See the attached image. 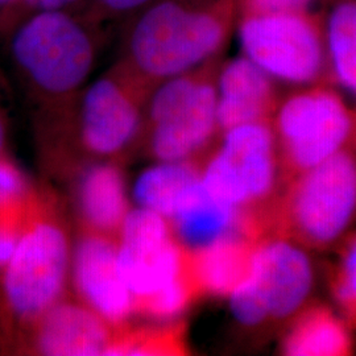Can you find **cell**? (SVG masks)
Segmentation results:
<instances>
[{
  "mask_svg": "<svg viewBox=\"0 0 356 356\" xmlns=\"http://www.w3.org/2000/svg\"><path fill=\"white\" fill-rule=\"evenodd\" d=\"M201 164L204 189L248 214L263 213L284 186L277 143L270 122L229 128Z\"/></svg>",
  "mask_w": 356,
  "mask_h": 356,
  "instance_id": "9c48e42d",
  "label": "cell"
},
{
  "mask_svg": "<svg viewBox=\"0 0 356 356\" xmlns=\"http://www.w3.org/2000/svg\"><path fill=\"white\" fill-rule=\"evenodd\" d=\"M313 285L314 268L305 248L268 234L254 244L248 273L229 296V307L245 327L277 323L307 304Z\"/></svg>",
  "mask_w": 356,
  "mask_h": 356,
  "instance_id": "30bf717a",
  "label": "cell"
},
{
  "mask_svg": "<svg viewBox=\"0 0 356 356\" xmlns=\"http://www.w3.org/2000/svg\"><path fill=\"white\" fill-rule=\"evenodd\" d=\"M339 254L330 276V291L339 314L356 329V231L339 244Z\"/></svg>",
  "mask_w": 356,
  "mask_h": 356,
  "instance_id": "7402d4cb",
  "label": "cell"
},
{
  "mask_svg": "<svg viewBox=\"0 0 356 356\" xmlns=\"http://www.w3.org/2000/svg\"><path fill=\"white\" fill-rule=\"evenodd\" d=\"M356 223V149H347L291 178L261 214L264 235L306 251H327Z\"/></svg>",
  "mask_w": 356,
  "mask_h": 356,
  "instance_id": "277c9868",
  "label": "cell"
},
{
  "mask_svg": "<svg viewBox=\"0 0 356 356\" xmlns=\"http://www.w3.org/2000/svg\"><path fill=\"white\" fill-rule=\"evenodd\" d=\"M281 353L286 356L351 355V326L330 306L306 304L291 318L281 339Z\"/></svg>",
  "mask_w": 356,
  "mask_h": 356,
  "instance_id": "e0dca14e",
  "label": "cell"
},
{
  "mask_svg": "<svg viewBox=\"0 0 356 356\" xmlns=\"http://www.w3.org/2000/svg\"><path fill=\"white\" fill-rule=\"evenodd\" d=\"M7 144V126H6V119L4 115L0 110V157L4 156V149Z\"/></svg>",
  "mask_w": 356,
  "mask_h": 356,
  "instance_id": "484cf974",
  "label": "cell"
},
{
  "mask_svg": "<svg viewBox=\"0 0 356 356\" xmlns=\"http://www.w3.org/2000/svg\"><path fill=\"white\" fill-rule=\"evenodd\" d=\"M33 186L26 175L0 157V269L11 257L26 225Z\"/></svg>",
  "mask_w": 356,
  "mask_h": 356,
  "instance_id": "44dd1931",
  "label": "cell"
},
{
  "mask_svg": "<svg viewBox=\"0 0 356 356\" xmlns=\"http://www.w3.org/2000/svg\"><path fill=\"white\" fill-rule=\"evenodd\" d=\"M316 0H238L244 13H306Z\"/></svg>",
  "mask_w": 356,
  "mask_h": 356,
  "instance_id": "d4e9b609",
  "label": "cell"
},
{
  "mask_svg": "<svg viewBox=\"0 0 356 356\" xmlns=\"http://www.w3.org/2000/svg\"><path fill=\"white\" fill-rule=\"evenodd\" d=\"M238 0H154L127 32L122 60L153 85L214 60Z\"/></svg>",
  "mask_w": 356,
  "mask_h": 356,
  "instance_id": "7a4b0ae2",
  "label": "cell"
},
{
  "mask_svg": "<svg viewBox=\"0 0 356 356\" xmlns=\"http://www.w3.org/2000/svg\"><path fill=\"white\" fill-rule=\"evenodd\" d=\"M270 124L284 184L347 149H356V113L334 90L310 86L277 104Z\"/></svg>",
  "mask_w": 356,
  "mask_h": 356,
  "instance_id": "ba28073f",
  "label": "cell"
},
{
  "mask_svg": "<svg viewBox=\"0 0 356 356\" xmlns=\"http://www.w3.org/2000/svg\"><path fill=\"white\" fill-rule=\"evenodd\" d=\"M216 61L170 76L153 88L143 139L156 161H198L220 134Z\"/></svg>",
  "mask_w": 356,
  "mask_h": 356,
  "instance_id": "8992f818",
  "label": "cell"
},
{
  "mask_svg": "<svg viewBox=\"0 0 356 356\" xmlns=\"http://www.w3.org/2000/svg\"><path fill=\"white\" fill-rule=\"evenodd\" d=\"M178 243L195 252L235 231L256 239L245 213L216 200L204 189L202 181L194 185L168 219Z\"/></svg>",
  "mask_w": 356,
  "mask_h": 356,
  "instance_id": "2e32d148",
  "label": "cell"
},
{
  "mask_svg": "<svg viewBox=\"0 0 356 356\" xmlns=\"http://www.w3.org/2000/svg\"><path fill=\"white\" fill-rule=\"evenodd\" d=\"M154 86L120 60L82 90L69 114L79 147L94 160L113 161L128 152L143 138Z\"/></svg>",
  "mask_w": 356,
  "mask_h": 356,
  "instance_id": "52a82bcc",
  "label": "cell"
},
{
  "mask_svg": "<svg viewBox=\"0 0 356 356\" xmlns=\"http://www.w3.org/2000/svg\"><path fill=\"white\" fill-rule=\"evenodd\" d=\"M122 276L135 300V313L160 322L177 319L201 294L189 252L164 216L131 207L116 235Z\"/></svg>",
  "mask_w": 356,
  "mask_h": 356,
  "instance_id": "5b68a950",
  "label": "cell"
},
{
  "mask_svg": "<svg viewBox=\"0 0 356 356\" xmlns=\"http://www.w3.org/2000/svg\"><path fill=\"white\" fill-rule=\"evenodd\" d=\"M74 204L82 229L116 236L131 210L122 169L110 160L90 161L76 176Z\"/></svg>",
  "mask_w": 356,
  "mask_h": 356,
  "instance_id": "9a60e30c",
  "label": "cell"
},
{
  "mask_svg": "<svg viewBox=\"0 0 356 356\" xmlns=\"http://www.w3.org/2000/svg\"><path fill=\"white\" fill-rule=\"evenodd\" d=\"M256 242L247 232L235 231L189 252L191 273L200 292L229 298L248 273Z\"/></svg>",
  "mask_w": 356,
  "mask_h": 356,
  "instance_id": "ac0fdd59",
  "label": "cell"
},
{
  "mask_svg": "<svg viewBox=\"0 0 356 356\" xmlns=\"http://www.w3.org/2000/svg\"><path fill=\"white\" fill-rule=\"evenodd\" d=\"M83 0H15L8 10L0 13V31L8 35L13 26L33 13L74 10Z\"/></svg>",
  "mask_w": 356,
  "mask_h": 356,
  "instance_id": "603a6c76",
  "label": "cell"
},
{
  "mask_svg": "<svg viewBox=\"0 0 356 356\" xmlns=\"http://www.w3.org/2000/svg\"><path fill=\"white\" fill-rule=\"evenodd\" d=\"M70 280L78 301L115 329L135 313V300L122 276L116 236L82 229L73 245Z\"/></svg>",
  "mask_w": 356,
  "mask_h": 356,
  "instance_id": "7c38bea8",
  "label": "cell"
},
{
  "mask_svg": "<svg viewBox=\"0 0 356 356\" xmlns=\"http://www.w3.org/2000/svg\"><path fill=\"white\" fill-rule=\"evenodd\" d=\"M200 181L201 163L198 161H156L136 178L132 201L136 207L169 219L185 194Z\"/></svg>",
  "mask_w": 356,
  "mask_h": 356,
  "instance_id": "d6986e66",
  "label": "cell"
},
{
  "mask_svg": "<svg viewBox=\"0 0 356 356\" xmlns=\"http://www.w3.org/2000/svg\"><path fill=\"white\" fill-rule=\"evenodd\" d=\"M89 3V16L92 22L115 19L132 13H139L154 0H86Z\"/></svg>",
  "mask_w": 356,
  "mask_h": 356,
  "instance_id": "cb8c5ba5",
  "label": "cell"
},
{
  "mask_svg": "<svg viewBox=\"0 0 356 356\" xmlns=\"http://www.w3.org/2000/svg\"><path fill=\"white\" fill-rule=\"evenodd\" d=\"M13 1L15 0H0V13H4L6 10H8Z\"/></svg>",
  "mask_w": 356,
  "mask_h": 356,
  "instance_id": "4316f807",
  "label": "cell"
},
{
  "mask_svg": "<svg viewBox=\"0 0 356 356\" xmlns=\"http://www.w3.org/2000/svg\"><path fill=\"white\" fill-rule=\"evenodd\" d=\"M116 330L81 301L63 298L31 327L17 350L45 356L108 355Z\"/></svg>",
  "mask_w": 356,
  "mask_h": 356,
  "instance_id": "4fadbf2b",
  "label": "cell"
},
{
  "mask_svg": "<svg viewBox=\"0 0 356 356\" xmlns=\"http://www.w3.org/2000/svg\"><path fill=\"white\" fill-rule=\"evenodd\" d=\"M323 41L331 76L356 99V0H342L334 6Z\"/></svg>",
  "mask_w": 356,
  "mask_h": 356,
  "instance_id": "ffe728a7",
  "label": "cell"
},
{
  "mask_svg": "<svg viewBox=\"0 0 356 356\" xmlns=\"http://www.w3.org/2000/svg\"><path fill=\"white\" fill-rule=\"evenodd\" d=\"M73 245L57 204L33 188L26 225L0 269V335L17 350L31 327L64 298Z\"/></svg>",
  "mask_w": 356,
  "mask_h": 356,
  "instance_id": "6da1fadb",
  "label": "cell"
},
{
  "mask_svg": "<svg viewBox=\"0 0 356 356\" xmlns=\"http://www.w3.org/2000/svg\"><path fill=\"white\" fill-rule=\"evenodd\" d=\"M277 99L273 79L245 56L219 67L216 119L219 132L243 124L270 122Z\"/></svg>",
  "mask_w": 356,
  "mask_h": 356,
  "instance_id": "5bb4252c",
  "label": "cell"
},
{
  "mask_svg": "<svg viewBox=\"0 0 356 356\" xmlns=\"http://www.w3.org/2000/svg\"><path fill=\"white\" fill-rule=\"evenodd\" d=\"M95 22L73 10L33 13L8 32L13 66L47 114L74 102L97 58Z\"/></svg>",
  "mask_w": 356,
  "mask_h": 356,
  "instance_id": "3957f363",
  "label": "cell"
},
{
  "mask_svg": "<svg viewBox=\"0 0 356 356\" xmlns=\"http://www.w3.org/2000/svg\"><path fill=\"white\" fill-rule=\"evenodd\" d=\"M239 41L244 56L273 81L312 85L327 66L323 35L306 13H244Z\"/></svg>",
  "mask_w": 356,
  "mask_h": 356,
  "instance_id": "8fae6325",
  "label": "cell"
}]
</instances>
